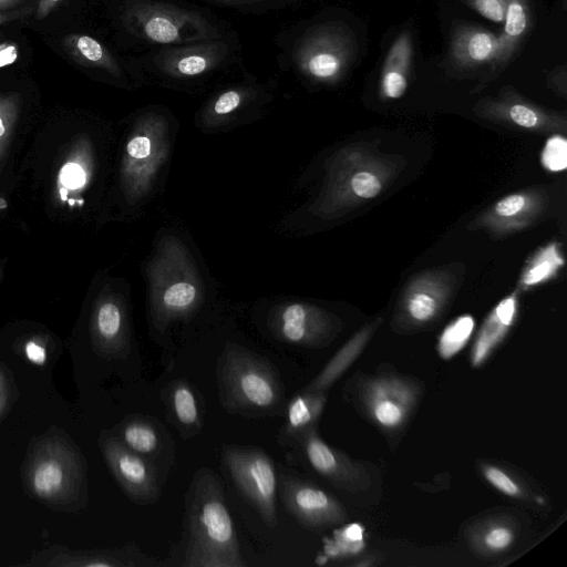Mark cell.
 I'll use <instances>...</instances> for the list:
<instances>
[{
    "label": "cell",
    "instance_id": "cell-1",
    "mask_svg": "<svg viewBox=\"0 0 567 567\" xmlns=\"http://www.w3.org/2000/svg\"><path fill=\"white\" fill-rule=\"evenodd\" d=\"M405 165L402 156L380 151L378 142L348 144L326 162L323 186L310 212L322 219L338 218L377 198Z\"/></svg>",
    "mask_w": 567,
    "mask_h": 567
},
{
    "label": "cell",
    "instance_id": "cell-2",
    "mask_svg": "<svg viewBox=\"0 0 567 567\" xmlns=\"http://www.w3.org/2000/svg\"><path fill=\"white\" fill-rule=\"evenodd\" d=\"M185 567H244L237 532L219 477L198 468L185 495Z\"/></svg>",
    "mask_w": 567,
    "mask_h": 567
},
{
    "label": "cell",
    "instance_id": "cell-3",
    "mask_svg": "<svg viewBox=\"0 0 567 567\" xmlns=\"http://www.w3.org/2000/svg\"><path fill=\"white\" fill-rule=\"evenodd\" d=\"M216 378L219 402L231 414L260 419L285 408V388L276 367L237 343L225 344L217 359Z\"/></svg>",
    "mask_w": 567,
    "mask_h": 567
},
{
    "label": "cell",
    "instance_id": "cell-4",
    "mask_svg": "<svg viewBox=\"0 0 567 567\" xmlns=\"http://www.w3.org/2000/svg\"><path fill=\"white\" fill-rule=\"evenodd\" d=\"M24 482L34 497L52 507L78 511L86 503L85 460L60 433H47L32 445Z\"/></svg>",
    "mask_w": 567,
    "mask_h": 567
},
{
    "label": "cell",
    "instance_id": "cell-5",
    "mask_svg": "<svg viewBox=\"0 0 567 567\" xmlns=\"http://www.w3.org/2000/svg\"><path fill=\"white\" fill-rule=\"evenodd\" d=\"M151 317L163 330L193 315L202 305L204 289L196 265L184 244L164 236L147 266Z\"/></svg>",
    "mask_w": 567,
    "mask_h": 567
},
{
    "label": "cell",
    "instance_id": "cell-6",
    "mask_svg": "<svg viewBox=\"0 0 567 567\" xmlns=\"http://www.w3.org/2000/svg\"><path fill=\"white\" fill-rule=\"evenodd\" d=\"M463 275V265L450 264L412 276L398 297L392 329L413 333L434 324L450 307Z\"/></svg>",
    "mask_w": 567,
    "mask_h": 567
},
{
    "label": "cell",
    "instance_id": "cell-7",
    "mask_svg": "<svg viewBox=\"0 0 567 567\" xmlns=\"http://www.w3.org/2000/svg\"><path fill=\"white\" fill-rule=\"evenodd\" d=\"M169 132L166 120L146 113L134 123L121 162V187L131 203L150 194L168 155Z\"/></svg>",
    "mask_w": 567,
    "mask_h": 567
},
{
    "label": "cell",
    "instance_id": "cell-8",
    "mask_svg": "<svg viewBox=\"0 0 567 567\" xmlns=\"http://www.w3.org/2000/svg\"><path fill=\"white\" fill-rule=\"evenodd\" d=\"M122 21L131 34L157 44H187L218 37L202 14L147 0L128 4Z\"/></svg>",
    "mask_w": 567,
    "mask_h": 567
},
{
    "label": "cell",
    "instance_id": "cell-9",
    "mask_svg": "<svg viewBox=\"0 0 567 567\" xmlns=\"http://www.w3.org/2000/svg\"><path fill=\"white\" fill-rule=\"evenodd\" d=\"M221 460L238 491L262 522L275 527L279 478L271 457L258 446L224 444Z\"/></svg>",
    "mask_w": 567,
    "mask_h": 567
},
{
    "label": "cell",
    "instance_id": "cell-10",
    "mask_svg": "<svg viewBox=\"0 0 567 567\" xmlns=\"http://www.w3.org/2000/svg\"><path fill=\"white\" fill-rule=\"evenodd\" d=\"M417 381L394 373L362 378L357 382V398L364 415L385 432L405 425L421 398Z\"/></svg>",
    "mask_w": 567,
    "mask_h": 567
},
{
    "label": "cell",
    "instance_id": "cell-11",
    "mask_svg": "<svg viewBox=\"0 0 567 567\" xmlns=\"http://www.w3.org/2000/svg\"><path fill=\"white\" fill-rule=\"evenodd\" d=\"M353 55V41L344 28L326 23L308 31L297 43L293 59L308 79L333 84L348 70Z\"/></svg>",
    "mask_w": 567,
    "mask_h": 567
},
{
    "label": "cell",
    "instance_id": "cell-12",
    "mask_svg": "<svg viewBox=\"0 0 567 567\" xmlns=\"http://www.w3.org/2000/svg\"><path fill=\"white\" fill-rule=\"evenodd\" d=\"M268 327L279 341L320 349L338 337L342 322L337 316L316 305L285 302L271 310Z\"/></svg>",
    "mask_w": 567,
    "mask_h": 567
},
{
    "label": "cell",
    "instance_id": "cell-13",
    "mask_svg": "<svg viewBox=\"0 0 567 567\" xmlns=\"http://www.w3.org/2000/svg\"><path fill=\"white\" fill-rule=\"evenodd\" d=\"M550 197L543 187L511 193L478 214L468 229H483L495 239L536 225L549 210Z\"/></svg>",
    "mask_w": 567,
    "mask_h": 567
},
{
    "label": "cell",
    "instance_id": "cell-14",
    "mask_svg": "<svg viewBox=\"0 0 567 567\" xmlns=\"http://www.w3.org/2000/svg\"><path fill=\"white\" fill-rule=\"evenodd\" d=\"M473 111L483 120L514 130L549 135L567 132L564 114L536 105L507 87L495 97L478 101Z\"/></svg>",
    "mask_w": 567,
    "mask_h": 567
},
{
    "label": "cell",
    "instance_id": "cell-15",
    "mask_svg": "<svg viewBox=\"0 0 567 567\" xmlns=\"http://www.w3.org/2000/svg\"><path fill=\"white\" fill-rule=\"evenodd\" d=\"M100 446L110 471L131 501L150 505L159 499L158 473L152 461L128 449L114 434H103Z\"/></svg>",
    "mask_w": 567,
    "mask_h": 567
},
{
    "label": "cell",
    "instance_id": "cell-16",
    "mask_svg": "<svg viewBox=\"0 0 567 567\" xmlns=\"http://www.w3.org/2000/svg\"><path fill=\"white\" fill-rule=\"evenodd\" d=\"M278 487L287 512L307 528H327L348 518L337 498L310 482L282 474Z\"/></svg>",
    "mask_w": 567,
    "mask_h": 567
},
{
    "label": "cell",
    "instance_id": "cell-17",
    "mask_svg": "<svg viewBox=\"0 0 567 567\" xmlns=\"http://www.w3.org/2000/svg\"><path fill=\"white\" fill-rule=\"evenodd\" d=\"M296 442L313 471L337 488L359 493L371 487L372 480L367 468L327 444L316 427L302 433Z\"/></svg>",
    "mask_w": 567,
    "mask_h": 567
},
{
    "label": "cell",
    "instance_id": "cell-18",
    "mask_svg": "<svg viewBox=\"0 0 567 567\" xmlns=\"http://www.w3.org/2000/svg\"><path fill=\"white\" fill-rule=\"evenodd\" d=\"M92 344L106 359H124L131 351L127 308L115 293H104L94 305L91 321Z\"/></svg>",
    "mask_w": 567,
    "mask_h": 567
},
{
    "label": "cell",
    "instance_id": "cell-19",
    "mask_svg": "<svg viewBox=\"0 0 567 567\" xmlns=\"http://www.w3.org/2000/svg\"><path fill=\"white\" fill-rule=\"evenodd\" d=\"M227 54V45L213 40L162 49L154 56L158 72L178 80H190L207 74L219 65Z\"/></svg>",
    "mask_w": 567,
    "mask_h": 567
},
{
    "label": "cell",
    "instance_id": "cell-20",
    "mask_svg": "<svg viewBox=\"0 0 567 567\" xmlns=\"http://www.w3.org/2000/svg\"><path fill=\"white\" fill-rule=\"evenodd\" d=\"M520 529V522L516 516L496 513L473 520L465 528L464 536L473 554L484 559H493L514 547Z\"/></svg>",
    "mask_w": 567,
    "mask_h": 567
},
{
    "label": "cell",
    "instance_id": "cell-21",
    "mask_svg": "<svg viewBox=\"0 0 567 567\" xmlns=\"http://www.w3.org/2000/svg\"><path fill=\"white\" fill-rule=\"evenodd\" d=\"M31 564L59 567H153L163 565L133 544L116 549L85 551L54 549L42 553Z\"/></svg>",
    "mask_w": 567,
    "mask_h": 567
},
{
    "label": "cell",
    "instance_id": "cell-22",
    "mask_svg": "<svg viewBox=\"0 0 567 567\" xmlns=\"http://www.w3.org/2000/svg\"><path fill=\"white\" fill-rule=\"evenodd\" d=\"M95 158L89 137L79 136L69 148L55 178V198L73 205L93 178Z\"/></svg>",
    "mask_w": 567,
    "mask_h": 567
},
{
    "label": "cell",
    "instance_id": "cell-23",
    "mask_svg": "<svg viewBox=\"0 0 567 567\" xmlns=\"http://www.w3.org/2000/svg\"><path fill=\"white\" fill-rule=\"evenodd\" d=\"M169 422L184 439L200 433L204 424V406L199 392L186 379L171 381L162 391Z\"/></svg>",
    "mask_w": 567,
    "mask_h": 567
},
{
    "label": "cell",
    "instance_id": "cell-24",
    "mask_svg": "<svg viewBox=\"0 0 567 567\" xmlns=\"http://www.w3.org/2000/svg\"><path fill=\"white\" fill-rule=\"evenodd\" d=\"M518 290L503 298L483 321L472 344L470 362L483 365L504 341L518 313Z\"/></svg>",
    "mask_w": 567,
    "mask_h": 567
},
{
    "label": "cell",
    "instance_id": "cell-25",
    "mask_svg": "<svg viewBox=\"0 0 567 567\" xmlns=\"http://www.w3.org/2000/svg\"><path fill=\"white\" fill-rule=\"evenodd\" d=\"M498 49V34L481 27L462 24L451 38L450 56L462 69L493 63Z\"/></svg>",
    "mask_w": 567,
    "mask_h": 567
},
{
    "label": "cell",
    "instance_id": "cell-26",
    "mask_svg": "<svg viewBox=\"0 0 567 567\" xmlns=\"http://www.w3.org/2000/svg\"><path fill=\"white\" fill-rule=\"evenodd\" d=\"M132 451L145 456L155 464L167 446V433L161 422L151 416L136 414L126 417L114 434Z\"/></svg>",
    "mask_w": 567,
    "mask_h": 567
},
{
    "label": "cell",
    "instance_id": "cell-27",
    "mask_svg": "<svg viewBox=\"0 0 567 567\" xmlns=\"http://www.w3.org/2000/svg\"><path fill=\"white\" fill-rule=\"evenodd\" d=\"M382 321L383 319L378 317L357 331L302 389L327 392L362 353Z\"/></svg>",
    "mask_w": 567,
    "mask_h": 567
},
{
    "label": "cell",
    "instance_id": "cell-28",
    "mask_svg": "<svg viewBox=\"0 0 567 567\" xmlns=\"http://www.w3.org/2000/svg\"><path fill=\"white\" fill-rule=\"evenodd\" d=\"M413 45L408 30L401 32L388 51L380 74V95L383 99L401 97L408 87Z\"/></svg>",
    "mask_w": 567,
    "mask_h": 567
},
{
    "label": "cell",
    "instance_id": "cell-29",
    "mask_svg": "<svg viewBox=\"0 0 567 567\" xmlns=\"http://www.w3.org/2000/svg\"><path fill=\"white\" fill-rule=\"evenodd\" d=\"M327 403V392L307 391L301 389L285 406V423L280 432L281 442L297 439L316 427Z\"/></svg>",
    "mask_w": 567,
    "mask_h": 567
},
{
    "label": "cell",
    "instance_id": "cell-30",
    "mask_svg": "<svg viewBox=\"0 0 567 567\" xmlns=\"http://www.w3.org/2000/svg\"><path fill=\"white\" fill-rule=\"evenodd\" d=\"M62 47L81 65L101 69L115 78L123 75L120 64L107 48L89 34H68L62 40Z\"/></svg>",
    "mask_w": 567,
    "mask_h": 567
},
{
    "label": "cell",
    "instance_id": "cell-31",
    "mask_svg": "<svg viewBox=\"0 0 567 567\" xmlns=\"http://www.w3.org/2000/svg\"><path fill=\"white\" fill-rule=\"evenodd\" d=\"M565 266L559 243H548L538 248L522 269L517 290H529L555 278Z\"/></svg>",
    "mask_w": 567,
    "mask_h": 567
},
{
    "label": "cell",
    "instance_id": "cell-32",
    "mask_svg": "<svg viewBox=\"0 0 567 567\" xmlns=\"http://www.w3.org/2000/svg\"><path fill=\"white\" fill-rule=\"evenodd\" d=\"M503 32L498 34V49L493 68L504 66L516 51L529 28L527 0H507Z\"/></svg>",
    "mask_w": 567,
    "mask_h": 567
},
{
    "label": "cell",
    "instance_id": "cell-33",
    "mask_svg": "<svg viewBox=\"0 0 567 567\" xmlns=\"http://www.w3.org/2000/svg\"><path fill=\"white\" fill-rule=\"evenodd\" d=\"M255 96L254 89L249 86L226 89L207 103L203 111L204 122L209 126L221 124L244 109Z\"/></svg>",
    "mask_w": 567,
    "mask_h": 567
},
{
    "label": "cell",
    "instance_id": "cell-34",
    "mask_svg": "<svg viewBox=\"0 0 567 567\" xmlns=\"http://www.w3.org/2000/svg\"><path fill=\"white\" fill-rule=\"evenodd\" d=\"M475 327L474 318L463 315L450 322L437 341L439 355L449 360L458 353L468 342Z\"/></svg>",
    "mask_w": 567,
    "mask_h": 567
},
{
    "label": "cell",
    "instance_id": "cell-35",
    "mask_svg": "<svg viewBox=\"0 0 567 567\" xmlns=\"http://www.w3.org/2000/svg\"><path fill=\"white\" fill-rule=\"evenodd\" d=\"M481 472L494 488L508 497L527 499L530 496L529 488L523 478L509 470L489 463H481Z\"/></svg>",
    "mask_w": 567,
    "mask_h": 567
},
{
    "label": "cell",
    "instance_id": "cell-36",
    "mask_svg": "<svg viewBox=\"0 0 567 567\" xmlns=\"http://www.w3.org/2000/svg\"><path fill=\"white\" fill-rule=\"evenodd\" d=\"M21 106L18 93L0 94V161L4 157L17 124Z\"/></svg>",
    "mask_w": 567,
    "mask_h": 567
},
{
    "label": "cell",
    "instance_id": "cell-37",
    "mask_svg": "<svg viewBox=\"0 0 567 567\" xmlns=\"http://www.w3.org/2000/svg\"><path fill=\"white\" fill-rule=\"evenodd\" d=\"M542 165L551 173L567 167V141L563 134H550L540 155Z\"/></svg>",
    "mask_w": 567,
    "mask_h": 567
},
{
    "label": "cell",
    "instance_id": "cell-38",
    "mask_svg": "<svg viewBox=\"0 0 567 567\" xmlns=\"http://www.w3.org/2000/svg\"><path fill=\"white\" fill-rule=\"evenodd\" d=\"M473 8L483 17L494 22H503L507 9V0H470Z\"/></svg>",
    "mask_w": 567,
    "mask_h": 567
},
{
    "label": "cell",
    "instance_id": "cell-39",
    "mask_svg": "<svg viewBox=\"0 0 567 567\" xmlns=\"http://www.w3.org/2000/svg\"><path fill=\"white\" fill-rule=\"evenodd\" d=\"M19 58V48L14 42L0 43V68L13 64Z\"/></svg>",
    "mask_w": 567,
    "mask_h": 567
},
{
    "label": "cell",
    "instance_id": "cell-40",
    "mask_svg": "<svg viewBox=\"0 0 567 567\" xmlns=\"http://www.w3.org/2000/svg\"><path fill=\"white\" fill-rule=\"evenodd\" d=\"M32 11H33V8H31V7L13 9L10 11H0V24L25 18Z\"/></svg>",
    "mask_w": 567,
    "mask_h": 567
},
{
    "label": "cell",
    "instance_id": "cell-41",
    "mask_svg": "<svg viewBox=\"0 0 567 567\" xmlns=\"http://www.w3.org/2000/svg\"><path fill=\"white\" fill-rule=\"evenodd\" d=\"M25 351L28 353V357L39 364H41L45 360L44 348L34 340L28 342V344L25 346Z\"/></svg>",
    "mask_w": 567,
    "mask_h": 567
},
{
    "label": "cell",
    "instance_id": "cell-42",
    "mask_svg": "<svg viewBox=\"0 0 567 567\" xmlns=\"http://www.w3.org/2000/svg\"><path fill=\"white\" fill-rule=\"evenodd\" d=\"M62 0H39L37 9H35V18L44 19L48 17L60 3Z\"/></svg>",
    "mask_w": 567,
    "mask_h": 567
},
{
    "label": "cell",
    "instance_id": "cell-43",
    "mask_svg": "<svg viewBox=\"0 0 567 567\" xmlns=\"http://www.w3.org/2000/svg\"><path fill=\"white\" fill-rule=\"evenodd\" d=\"M7 403H8V388H7L4 378H3L2 373L0 372V415L6 410Z\"/></svg>",
    "mask_w": 567,
    "mask_h": 567
},
{
    "label": "cell",
    "instance_id": "cell-44",
    "mask_svg": "<svg viewBox=\"0 0 567 567\" xmlns=\"http://www.w3.org/2000/svg\"><path fill=\"white\" fill-rule=\"evenodd\" d=\"M28 0H0V11H7L9 9L17 8Z\"/></svg>",
    "mask_w": 567,
    "mask_h": 567
},
{
    "label": "cell",
    "instance_id": "cell-45",
    "mask_svg": "<svg viewBox=\"0 0 567 567\" xmlns=\"http://www.w3.org/2000/svg\"><path fill=\"white\" fill-rule=\"evenodd\" d=\"M217 1H220V2H224L227 4H244V3H249V2H252L256 0H217Z\"/></svg>",
    "mask_w": 567,
    "mask_h": 567
},
{
    "label": "cell",
    "instance_id": "cell-46",
    "mask_svg": "<svg viewBox=\"0 0 567 567\" xmlns=\"http://www.w3.org/2000/svg\"><path fill=\"white\" fill-rule=\"evenodd\" d=\"M0 276H1V269H0Z\"/></svg>",
    "mask_w": 567,
    "mask_h": 567
}]
</instances>
